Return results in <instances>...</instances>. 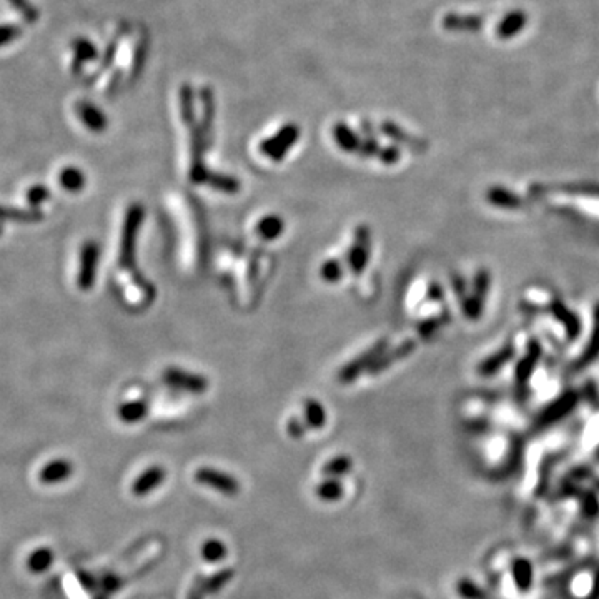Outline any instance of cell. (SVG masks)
Masks as SVG:
<instances>
[{"instance_id": "4dcf8cb0", "label": "cell", "mask_w": 599, "mask_h": 599, "mask_svg": "<svg viewBox=\"0 0 599 599\" xmlns=\"http://www.w3.org/2000/svg\"><path fill=\"white\" fill-rule=\"evenodd\" d=\"M513 579H515L516 588L520 589V591H528L533 579V568L529 561L518 559V561L513 564Z\"/></svg>"}, {"instance_id": "ee69618b", "label": "cell", "mask_w": 599, "mask_h": 599, "mask_svg": "<svg viewBox=\"0 0 599 599\" xmlns=\"http://www.w3.org/2000/svg\"><path fill=\"white\" fill-rule=\"evenodd\" d=\"M122 584H123V581L120 579L117 575H105L100 579V589H102V593L107 594V596L115 593V591H118V589L122 588Z\"/></svg>"}, {"instance_id": "484cf974", "label": "cell", "mask_w": 599, "mask_h": 599, "mask_svg": "<svg viewBox=\"0 0 599 599\" xmlns=\"http://www.w3.org/2000/svg\"><path fill=\"white\" fill-rule=\"evenodd\" d=\"M486 200L501 208H520L521 205H523V200H521L520 196L499 187L490 188V190L486 192Z\"/></svg>"}, {"instance_id": "7c38bea8", "label": "cell", "mask_w": 599, "mask_h": 599, "mask_svg": "<svg viewBox=\"0 0 599 599\" xmlns=\"http://www.w3.org/2000/svg\"><path fill=\"white\" fill-rule=\"evenodd\" d=\"M551 311H553L556 320H558L559 323H563L564 329H566L568 340L575 341L581 333L579 318H577V316L573 313L566 305H564L561 300H553V303H551Z\"/></svg>"}, {"instance_id": "d4e9b609", "label": "cell", "mask_w": 599, "mask_h": 599, "mask_svg": "<svg viewBox=\"0 0 599 599\" xmlns=\"http://www.w3.org/2000/svg\"><path fill=\"white\" fill-rule=\"evenodd\" d=\"M285 232V221L283 218L278 215H267L256 225V235L263 240H275Z\"/></svg>"}, {"instance_id": "816d5d0a", "label": "cell", "mask_w": 599, "mask_h": 599, "mask_svg": "<svg viewBox=\"0 0 599 599\" xmlns=\"http://www.w3.org/2000/svg\"><path fill=\"white\" fill-rule=\"evenodd\" d=\"M0 233H2V228H0Z\"/></svg>"}, {"instance_id": "5b68a950", "label": "cell", "mask_w": 599, "mask_h": 599, "mask_svg": "<svg viewBox=\"0 0 599 599\" xmlns=\"http://www.w3.org/2000/svg\"><path fill=\"white\" fill-rule=\"evenodd\" d=\"M387 346H388V340L376 341V343L371 346V348H368L365 353H361L359 357H357L350 363H346V365L341 366V370L338 371V380H340L341 383L355 382L363 371L370 370V368L375 365L376 359L387 352Z\"/></svg>"}, {"instance_id": "8d00e7d4", "label": "cell", "mask_w": 599, "mask_h": 599, "mask_svg": "<svg viewBox=\"0 0 599 599\" xmlns=\"http://www.w3.org/2000/svg\"><path fill=\"white\" fill-rule=\"evenodd\" d=\"M8 3H10V6L14 7L20 15H22L25 22L33 24L38 20V10L36 8V6H32V3L29 2V0H8Z\"/></svg>"}, {"instance_id": "836d02e7", "label": "cell", "mask_w": 599, "mask_h": 599, "mask_svg": "<svg viewBox=\"0 0 599 599\" xmlns=\"http://www.w3.org/2000/svg\"><path fill=\"white\" fill-rule=\"evenodd\" d=\"M547 190L566 192V194H577V195L599 196V183H564V185H556L554 188H547Z\"/></svg>"}, {"instance_id": "9a60e30c", "label": "cell", "mask_w": 599, "mask_h": 599, "mask_svg": "<svg viewBox=\"0 0 599 599\" xmlns=\"http://www.w3.org/2000/svg\"><path fill=\"white\" fill-rule=\"evenodd\" d=\"M72 49H74V60H72V70H74L75 75H79L80 72H82L84 65L87 62H92V60H97L98 52H97V47L92 44V42L88 40V38H75L74 44H72Z\"/></svg>"}, {"instance_id": "d590c367", "label": "cell", "mask_w": 599, "mask_h": 599, "mask_svg": "<svg viewBox=\"0 0 599 599\" xmlns=\"http://www.w3.org/2000/svg\"><path fill=\"white\" fill-rule=\"evenodd\" d=\"M488 288H490V273H488V270H479V272L476 273V277H474L472 297L476 300L478 303L485 305Z\"/></svg>"}, {"instance_id": "b9f144b4", "label": "cell", "mask_w": 599, "mask_h": 599, "mask_svg": "<svg viewBox=\"0 0 599 599\" xmlns=\"http://www.w3.org/2000/svg\"><path fill=\"white\" fill-rule=\"evenodd\" d=\"M448 318H449L448 315H443V316H436V318L425 320V322H423L418 327L419 335H421V338H430L436 332V329L442 328L443 325L448 322Z\"/></svg>"}, {"instance_id": "603a6c76", "label": "cell", "mask_w": 599, "mask_h": 599, "mask_svg": "<svg viewBox=\"0 0 599 599\" xmlns=\"http://www.w3.org/2000/svg\"><path fill=\"white\" fill-rule=\"evenodd\" d=\"M148 413V405L143 400H135V401H125L118 406L117 414L123 423H139L147 417Z\"/></svg>"}, {"instance_id": "c3c4849f", "label": "cell", "mask_w": 599, "mask_h": 599, "mask_svg": "<svg viewBox=\"0 0 599 599\" xmlns=\"http://www.w3.org/2000/svg\"><path fill=\"white\" fill-rule=\"evenodd\" d=\"M77 577H79V581L82 583V586L87 591H93V589H97L100 583H97V579L92 575H88L87 571H79L77 573Z\"/></svg>"}, {"instance_id": "f907efd6", "label": "cell", "mask_w": 599, "mask_h": 599, "mask_svg": "<svg viewBox=\"0 0 599 599\" xmlns=\"http://www.w3.org/2000/svg\"><path fill=\"white\" fill-rule=\"evenodd\" d=\"M93 599H109V596H107L105 593H102V594H97V596L93 598Z\"/></svg>"}, {"instance_id": "7bdbcfd3", "label": "cell", "mask_w": 599, "mask_h": 599, "mask_svg": "<svg viewBox=\"0 0 599 599\" xmlns=\"http://www.w3.org/2000/svg\"><path fill=\"white\" fill-rule=\"evenodd\" d=\"M306 431H308V426L305 419L293 417L288 419V423H286V433H288V436H292L293 439L303 438V436L306 435Z\"/></svg>"}, {"instance_id": "74e56055", "label": "cell", "mask_w": 599, "mask_h": 599, "mask_svg": "<svg viewBox=\"0 0 599 599\" xmlns=\"http://www.w3.org/2000/svg\"><path fill=\"white\" fill-rule=\"evenodd\" d=\"M42 215L36 210L32 212H22V210H10L6 207H0V220H22V221H30V220H38Z\"/></svg>"}, {"instance_id": "7402d4cb", "label": "cell", "mask_w": 599, "mask_h": 599, "mask_svg": "<svg viewBox=\"0 0 599 599\" xmlns=\"http://www.w3.org/2000/svg\"><path fill=\"white\" fill-rule=\"evenodd\" d=\"M303 412H305V423L308 430H322L327 423V412H325V406L320 401L313 400V398H308L303 403Z\"/></svg>"}, {"instance_id": "7dc6e473", "label": "cell", "mask_w": 599, "mask_h": 599, "mask_svg": "<svg viewBox=\"0 0 599 599\" xmlns=\"http://www.w3.org/2000/svg\"><path fill=\"white\" fill-rule=\"evenodd\" d=\"M400 155H401V152L398 147H384V148L380 150V153H378L380 160H382L383 164H387V165H395L396 162L400 160Z\"/></svg>"}, {"instance_id": "f1b7e54d", "label": "cell", "mask_w": 599, "mask_h": 599, "mask_svg": "<svg viewBox=\"0 0 599 599\" xmlns=\"http://www.w3.org/2000/svg\"><path fill=\"white\" fill-rule=\"evenodd\" d=\"M207 183L210 187L213 188V190L221 192V194H228V195H235L240 192V182L232 175H226V173H220V172H210Z\"/></svg>"}, {"instance_id": "2e32d148", "label": "cell", "mask_w": 599, "mask_h": 599, "mask_svg": "<svg viewBox=\"0 0 599 599\" xmlns=\"http://www.w3.org/2000/svg\"><path fill=\"white\" fill-rule=\"evenodd\" d=\"M599 357V303L594 306V327L591 338H589V343L586 346V350L581 353V357L577 358L575 363V370H583V368L589 366Z\"/></svg>"}, {"instance_id": "ffe728a7", "label": "cell", "mask_w": 599, "mask_h": 599, "mask_svg": "<svg viewBox=\"0 0 599 599\" xmlns=\"http://www.w3.org/2000/svg\"><path fill=\"white\" fill-rule=\"evenodd\" d=\"M513 355H515V348H513V345H504L498 353H495L493 357L486 358L485 361H483L481 365L478 366V373L483 375V376L495 375L496 371L501 370V368L506 365L509 359L513 358Z\"/></svg>"}, {"instance_id": "44dd1931", "label": "cell", "mask_w": 599, "mask_h": 599, "mask_svg": "<svg viewBox=\"0 0 599 599\" xmlns=\"http://www.w3.org/2000/svg\"><path fill=\"white\" fill-rule=\"evenodd\" d=\"M526 22H528V17L523 10H515L511 14L504 17V19L498 25V37L503 40L515 37L516 33H520L524 29Z\"/></svg>"}, {"instance_id": "30bf717a", "label": "cell", "mask_w": 599, "mask_h": 599, "mask_svg": "<svg viewBox=\"0 0 599 599\" xmlns=\"http://www.w3.org/2000/svg\"><path fill=\"white\" fill-rule=\"evenodd\" d=\"M72 474H74V465H72V461L59 458V460L49 461V463L40 469L38 481L44 483V485H59V483L67 481Z\"/></svg>"}, {"instance_id": "6da1fadb", "label": "cell", "mask_w": 599, "mask_h": 599, "mask_svg": "<svg viewBox=\"0 0 599 599\" xmlns=\"http://www.w3.org/2000/svg\"><path fill=\"white\" fill-rule=\"evenodd\" d=\"M145 217V210L140 203H132L125 213V220H123L122 238H120V255L118 263L122 270L130 272L134 283L142 290L145 297H148L150 302L155 298V288L150 281L145 278L142 273L135 267V245H137V235H139L140 225H142Z\"/></svg>"}, {"instance_id": "cb8c5ba5", "label": "cell", "mask_w": 599, "mask_h": 599, "mask_svg": "<svg viewBox=\"0 0 599 599\" xmlns=\"http://www.w3.org/2000/svg\"><path fill=\"white\" fill-rule=\"evenodd\" d=\"M59 182L63 190L70 192V194H79V192L84 190L87 180H85V175L80 169H77V166H65L59 175Z\"/></svg>"}, {"instance_id": "4fadbf2b", "label": "cell", "mask_w": 599, "mask_h": 599, "mask_svg": "<svg viewBox=\"0 0 599 599\" xmlns=\"http://www.w3.org/2000/svg\"><path fill=\"white\" fill-rule=\"evenodd\" d=\"M539 358H541V345H539L538 340L529 341L528 345V353L524 355L523 359H521L520 363H518L516 366V382L520 384H524L528 382L529 378H531L533 370L536 368Z\"/></svg>"}, {"instance_id": "277c9868", "label": "cell", "mask_w": 599, "mask_h": 599, "mask_svg": "<svg viewBox=\"0 0 599 599\" xmlns=\"http://www.w3.org/2000/svg\"><path fill=\"white\" fill-rule=\"evenodd\" d=\"M194 478L200 485L217 490L218 493L228 496V498L238 496L240 490H242V485H240L237 478L225 472H220V469L210 468V466H202V468L196 469Z\"/></svg>"}, {"instance_id": "60d3db41", "label": "cell", "mask_w": 599, "mask_h": 599, "mask_svg": "<svg viewBox=\"0 0 599 599\" xmlns=\"http://www.w3.org/2000/svg\"><path fill=\"white\" fill-rule=\"evenodd\" d=\"M22 36V27L15 24L0 25V47H6Z\"/></svg>"}, {"instance_id": "8992f818", "label": "cell", "mask_w": 599, "mask_h": 599, "mask_svg": "<svg viewBox=\"0 0 599 599\" xmlns=\"http://www.w3.org/2000/svg\"><path fill=\"white\" fill-rule=\"evenodd\" d=\"M164 382L169 384L170 388L183 389V391L194 393V395H200L208 389V378L203 375L192 373V371H185L182 368H166L164 371Z\"/></svg>"}, {"instance_id": "681fc988", "label": "cell", "mask_w": 599, "mask_h": 599, "mask_svg": "<svg viewBox=\"0 0 599 599\" xmlns=\"http://www.w3.org/2000/svg\"><path fill=\"white\" fill-rule=\"evenodd\" d=\"M443 288L438 283H431L430 288H428V300H431V302H439V300H443Z\"/></svg>"}, {"instance_id": "8fae6325", "label": "cell", "mask_w": 599, "mask_h": 599, "mask_svg": "<svg viewBox=\"0 0 599 599\" xmlns=\"http://www.w3.org/2000/svg\"><path fill=\"white\" fill-rule=\"evenodd\" d=\"M75 112L79 115L80 122H82L90 132L100 134V132H104L107 125H109L105 114L102 112L97 105L90 104V102H79V104L75 105Z\"/></svg>"}, {"instance_id": "83f0119b", "label": "cell", "mask_w": 599, "mask_h": 599, "mask_svg": "<svg viewBox=\"0 0 599 599\" xmlns=\"http://www.w3.org/2000/svg\"><path fill=\"white\" fill-rule=\"evenodd\" d=\"M343 493H345L343 485H341L340 479H335V478H327L325 481H322L315 488L316 498H320L325 503L338 501V499L343 498Z\"/></svg>"}, {"instance_id": "5bb4252c", "label": "cell", "mask_w": 599, "mask_h": 599, "mask_svg": "<svg viewBox=\"0 0 599 599\" xmlns=\"http://www.w3.org/2000/svg\"><path fill=\"white\" fill-rule=\"evenodd\" d=\"M414 346H417V343H414L413 340H406V341H403V343L398 345L396 348L389 350L388 353H383L382 357H380L378 359H376L375 365L371 366L370 370H368V371H370V375H378V373H382L383 370H387V368L391 366L393 363L398 361V359H401V358L408 357V355H412V353L414 352Z\"/></svg>"}, {"instance_id": "d6a6232c", "label": "cell", "mask_w": 599, "mask_h": 599, "mask_svg": "<svg viewBox=\"0 0 599 599\" xmlns=\"http://www.w3.org/2000/svg\"><path fill=\"white\" fill-rule=\"evenodd\" d=\"M54 563V553L49 547H40L29 556V569L32 573H42Z\"/></svg>"}, {"instance_id": "e575fe53", "label": "cell", "mask_w": 599, "mask_h": 599, "mask_svg": "<svg viewBox=\"0 0 599 599\" xmlns=\"http://www.w3.org/2000/svg\"><path fill=\"white\" fill-rule=\"evenodd\" d=\"M320 275L327 283H338L343 278V265H341L340 260L329 258L322 265Z\"/></svg>"}, {"instance_id": "d6986e66", "label": "cell", "mask_w": 599, "mask_h": 599, "mask_svg": "<svg viewBox=\"0 0 599 599\" xmlns=\"http://www.w3.org/2000/svg\"><path fill=\"white\" fill-rule=\"evenodd\" d=\"M483 19L478 15L449 14L443 19V27L453 32H476L481 29Z\"/></svg>"}, {"instance_id": "bcb514c9", "label": "cell", "mask_w": 599, "mask_h": 599, "mask_svg": "<svg viewBox=\"0 0 599 599\" xmlns=\"http://www.w3.org/2000/svg\"><path fill=\"white\" fill-rule=\"evenodd\" d=\"M205 579H207V577L202 576V575H199L195 577V581L192 583L190 589H188V593H187V599H205V596H207V589H205Z\"/></svg>"}, {"instance_id": "f35d334b", "label": "cell", "mask_w": 599, "mask_h": 599, "mask_svg": "<svg viewBox=\"0 0 599 599\" xmlns=\"http://www.w3.org/2000/svg\"><path fill=\"white\" fill-rule=\"evenodd\" d=\"M458 594L465 599H486V593L469 579H461L458 583Z\"/></svg>"}, {"instance_id": "1f68e13d", "label": "cell", "mask_w": 599, "mask_h": 599, "mask_svg": "<svg viewBox=\"0 0 599 599\" xmlns=\"http://www.w3.org/2000/svg\"><path fill=\"white\" fill-rule=\"evenodd\" d=\"M233 576H235L233 568H224L220 569V571L213 573L212 576H208L207 579H205V589H207V594L220 593L221 589H224L225 586L233 579Z\"/></svg>"}, {"instance_id": "52a82bcc", "label": "cell", "mask_w": 599, "mask_h": 599, "mask_svg": "<svg viewBox=\"0 0 599 599\" xmlns=\"http://www.w3.org/2000/svg\"><path fill=\"white\" fill-rule=\"evenodd\" d=\"M371 232L368 225H358L355 232V243L348 250V267L353 275H361L365 272L368 258H370Z\"/></svg>"}, {"instance_id": "4316f807", "label": "cell", "mask_w": 599, "mask_h": 599, "mask_svg": "<svg viewBox=\"0 0 599 599\" xmlns=\"http://www.w3.org/2000/svg\"><path fill=\"white\" fill-rule=\"evenodd\" d=\"M353 469V460L346 455H338L332 460L327 461L322 468V474L325 478H341L345 474L352 473Z\"/></svg>"}, {"instance_id": "f546056e", "label": "cell", "mask_w": 599, "mask_h": 599, "mask_svg": "<svg viewBox=\"0 0 599 599\" xmlns=\"http://www.w3.org/2000/svg\"><path fill=\"white\" fill-rule=\"evenodd\" d=\"M226 554H228V550H226L225 543L220 541V539L210 538L202 545V558L207 563L215 564L224 561Z\"/></svg>"}, {"instance_id": "f6af8a7d", "label": "cell", "mask_w": 599, "mask_h": 599, "mask_svg": "<svg viewBox=\"0 0 599 599\" xmlns=\"http://www.w3.org/2000/svg\"><path fill=\"white\" fill-rule=\"evenodd\" d=\"M380 143L376 142V140L373 139V137H366L365 140H361V143H359V148H358V155L359 157H373V155H378L380 153Z\"/></svg>"}, {"instance_id": "ba28073f", "label": "cell", "mask_w": 599, "mask_h": 599, "mask_svg": "<svg viewBox=\"0 0 599 599\" xmlns=\"http://www.w3.org/2000/svg\"><path fill=\"white\" fill-rule=\"evenodd\" d=\"M577 401H579V396H577L576 391L563 393L558 400H554L553 403L541 413V417H539V426L551 425V423L564 418L577 405Z\"/></svg>"}, {"instance_id": "ac0fdd59", "label": "cell", "mask_w": 599, "mask_h": 599, "mask_svg": "<svg viewBox=\"0 0 599 599\" xmlns=\"http://www.w3.org/2000/svg\"><path fill=\"white\" fill-rule=\"evenodd\" d=\"M382 132L383 135H387L388 139H391L393 142L400 143V145H406L408 148L417 150V152H425L426 145L425 142H421V140L414 139V137H410L403 128H400L396 125V123L393 122H384L382 125Z\"/></svg>"}, {"instance_id": "3957f363", "label": "cell", "mask_w": 599, "mask_h": 599, "mask_svg": "<svg viewBox=\"0 0 599 599\" xmlns=\"http://www.w3.org/2000/svg\"><path fill=\"white\" fill-rule=\"evenodd\" d=\"M98 262H100V245L95 240H87L80 248L79 273H77V286L84 292H88L95 285Z\"/></svg>"}, {"instance_id": "ab89813d", "label": "cell", "mask_w": 599, "mask_h": 599, "mask_svg": "<svg viewBox=\"0 0 599 599\" xmlns=\"http://www.w3.org/2000/svg\"><path fill=\"white\" fill-rule=\"evenodd\" d=\"M50 192L47 190V187L44 185H33L30 187L27 190V194H25V199H27V203L30 207H38V205L45 203L47 200H49Z\"/></svg>"}, {"instance_id": "9c48e42d", "label": "cell", "mask_w": 599, "mask_h": 599, "mask_svg": "<svg viewBox=\"0 0 599 599\" xmlns=\"http://www.w3.org/2000/svg\"><path fill=\"white\" fill-rule=\"evenodd\" d=\"M165 478V468H162V466L158 465L150 466V468H147L143 473H140L139 476H137L134 485H132V495H135L137 498H143V496L152 493L153 490H157L158 486L164 485Z\"/></svg>"}, {"instance_id": "7a4b0ae2", "label": "cell", "mask_w": 599, "mask_h": 599, "mask_svg": "<svg viewBox=\"0 0 599 599\" xmlns=\"http://www.w3.org/2000/svg\"><path fill=\"white\" fill-rule=\"evenodd\" d=\"M300 139V128L295 123H286L277 132L275 135L265 139L260 142V152L265 157L272 158L273 162H281L290 148L298 142Z\"/></svg>"}, {"instance_id": "e0dca14e", "label": "cell", "mask_w": 599, "mask_h": 599, "mask_svg": "<svg viewBox=\"0 0 599 599\" xmlns=\"http://www.w3.org/2000/svg\"><path fill=\"white\" fill-rule=\"evenodd\" d=\"M333 139H335L338 147L346 153H357L359 143H361V139H359L357 132L352 130V128L343 122H338L336 125L333 127Z\"/></svg>"}]
</instances>
